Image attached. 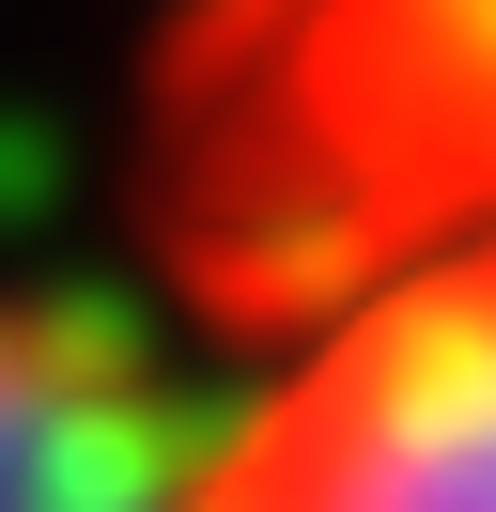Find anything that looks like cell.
<instances>
[{"label": "cell", "instance_id": "cell-1", "mask_svg": "<svg viewBox=\"0 0 496 512\" xmlns=\"http://www.w3.org/2000/svg\"><path fill=\"white\" fill-rule=\"evenodd\" d=\"M496 218V0H171L140 63V233L202 326Z\"/></svg>", "mask_w": 496, "mask_h": 512}, {"label": "cell", "instance_id": "cell-2", "mask_svg": "<svg viewBox=\"0 0 496 512\" xmlns=\"http://www.w3.org/2000/svg\"><path fill=\"white\" fill-rule=\"evenodd\" d=\"M171 512H496V218L248 326V388L171 435Z\"/></svg>", "mask_w": 496, "mask_h": 512}, {"label": "cell", "instance_id": "cell-3", "mask_svg": "<svg viewBox=\"0 0 496 512\" xmlns=\"http://www.w3.org/2000/svg\"><path fill=\"white\" fill-rule=\"evenodd\" d=\"M186 404L78 311H0V512H171Z\"/></svg>", "mask_w": 496, "mask_h": 512}]
</instances>
